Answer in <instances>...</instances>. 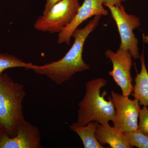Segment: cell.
<instances>
[{
	"mask_svg": "<svg viewBox=\"0 0 148 148\" xmlns=\"http://www.w3.org/2000/svg\"><path fill=\"white\" fill-rule=\"evenodd\" d=\"M34 66L32 63L24 62L20 58L8 53H0V76L7 69L23 68L27 70H32Z\"/></svg>",
	"mask_w": 148,
	"mask_h": 148,
	"instance_id": "13",
	"label": "cell"
},
{
	"mask_svg": "<svg viewBox=\"0 0 148 148\" xmlns=\"http://www.w3.org/2000/svg\"><path fill=\"white\" fill-rule=\"evenodd\" d=\"M138 129L143 134L148 136V108L144 106L141 109L139 116Z\"/></svg>",
	"mask_w": 148,
	"mask_h": 148,
	"instance_id": "15",
	"label": "cell"
},
{
	"mask_svg": "<svg viewBox=\"0 0 148 148\" xmlns=\"http://www.w3.org/2000/svg\"><path fill=\"white\" fill-rule=\"evenodd\" d=\"M80 6L79 0H61L38 17L34 27L41 32L59 33L73 20Z\"/></svg>",
	"mask_w": 148,
	"mask_h": 148,
	"instance_id": "4",
	"label": "cell"
},
{
	"mask_svg": "<svg viewBox=\"0 0 148 148\" xmlns=\"http://www.w3.org/2000/svg\"><path fill=\"white\" fill-rule=\"evenodd\" d=\"M143 42L144 43H145L146 44L148 43V36H145V35L143 34Z\"/></svg>",
	"mask_w": 148,
	"mask_h": 148,
	"instance_id": "18",
	"label": "cell"
},
{
	"mask_svg": "<svg viewBox=\"0 0 148 148\" xmlns=\"http://www.w3.org/2000/svg\"><path fill=\"white\" fill-rule=\"evenodd\" d=\"M95 137L102 145H108L112 148H131L125 137L124 133L116 127H112L109 123H98Z\"/></svg>",
	"mask_w": 148,
	"mask_h": 148,
	"instance_id": "10",
	"label": "cell"
},
{
	"mask_svg": "<svg viewBox=\"0 0 148 148\" xmlns=\"http://www.w3.org/2000/svg\"><path fill=\"white\" fill-rule=\"evenodd\" d=\"M127 143L132 147L148 148V136L139 129L131 132H123Z\"/></svg>",
	"mask_w": 148,
	"mask_h": 148,
	"instance_id": "14",
	"label": "cell"
},
{
	"mask_svg": "<svg viewBox=\"0 0 148 148\" xmlns=\"http://www.w3.org/2000/svg\"><path fill=\"white\" fill-rule=\"evenodd\" d=\"M105 55L112 64V70L109 72V75L112 77L115 82L120 88L122 94L129 97L134 90L131 75L132 56L128 51L120 48L116 52L107 50Z\"/></svg>",
	"mask_w": 148,
	"mask_h": 148,
	"instance_id": "7",
	"label": "cell"
},
{
	"mask_svg": "<svg viewBox=\"0 0 148 148\" xmlns=\"http://www.w3.org/2000/svg\"><path fill=\"white\" fill-rule=\"evenodd\" d=\"M103 5V0H84L73 20L58 33L57 43L70 45L73 33L83 22L93 16L108 15V12Z\"/></svg>",
	"mask_w": 148,
	"mask_h": 148,
	"instance_id": "8",
	"label": "cell"
},
{
	"mask_svg": "<svg viewBox=\"0 0 148 148\" xmlns=\"http://www.w3.org/2000/svg\"><path fill=\"white\" fill-rule=\"evenodd\" d=\"M101 16H94L84 28H77L74 31L72 35L74 38L73 44L64 57L42 66L35 65L32 71L46 76L56 84L60 85L69 80L75 74L89 70L90 65L83 59L84 46L88 36L99 24Z\"/></svg>",
	"mask_w": 148,
	"mask_h": 148,
	"instance_id": "1",
	"label": "cell"
},
{
	"mask_svg": "<svg viewBox=\"0 0 148 148\" xmlns=\"http://www.w3.org/2000/svg\"><path fill=\"white\" fill-rule=\"evenodd\" d=\"M26 95L24 85L15 82L8 74L0 76V134L12 138L25 120L23 101Z\"/></svg>",
	"mask_w": 148,
	"mask_h": 148,
	"instance_id": "2",
	"label": "cell"
},
{
	"mask_svg": "<svg viewBox=\"0 0 148 148\" xmlns=\"http://www.w3.org/2000/svg\"><path fill=\"white\" fill-rule=\"evenodd\" d=\"M111 97L116 110L115 116L112 121L114 127L123 132L138 129V119L141 109L138 99L131 100L113 90L111 91Z\"/></svg>",
	"mask_w": 148,
	"mask_h": 148,
	"instance_id": "6",
	"label": "cell"
},
{
	"mask_svg": "<svg viewBox=\"0 0 148 148\" xmlns=\"http://www.w3.org/2000/svg\"><path fill=\"white\" fill-rule=\"evenodd\" d=\"M98 124L97 122L89 123L86 125L76 122L69 125L72 131L75 132L80 138L84 148H105L98 142L95 137V131Z\"/></svg>",
	"mask_w": 148,
	"mask_h": 148,
	"instance_id": "12",
	"label": "cell"
},
{
	"mask_svg": "<svg viewBox=\"0 0 148 148\" xmlns=\"http://www.w3.org/2000/svg\"><path fill=\"white\" fill-rule=\"evenodd\" d=\"M107 84L106 79L98 78L87 82L85 84V92L78 103L77 122L86 125L91 122L99 124L112 121L115 116L116 110L111 96L108 101L105 97L107 92L101 90Z\"/></svg>",
	"mask_w": 148,
	"mask_h": 148,
	"instance_id": "3",
	"label": "cell"
},
{
	"mask_svg": "<svg viewBox=\"0 0 148 148\" xmlns=\"http://www.w3.org/2000/svg\"><path fill=\"white\" fill-rule=\"evenodd\" d=\"M41 135L38 127L25 120L12 138L0 134V148H40Z\"/></svg>",
	"mask_w": 148,
	"mask_h": 148,
	"instance_id": "9",
	"label": "cell"
},
{
	"mask_svg": "<svg viewBox=\"0 0 148 148\" xmlns=\"http://www.w3.org/2000/svg\"><path fill=\"white\" fill-rule=\"evenodd\" d=\"M106 6L110 11L112 17L118 29L121 41L119 48L128 51L132 58H140L138 40L133 33V30L140 26V18L133 14H127L122 4Z\"/></svg>",
	"mask_w": 148,
	"mask_h": 148,
	"instance_id": "5",
	"label": "cell"
},
{
	"mask_svg": "<svg viewBox=\"0 0 148 148\" xmlns=\"http://www.w3.org/2000/svg\"><path fill=\"white\" fill-rule=\"evenodd\" d=\"M141 70L135 78L132 96L139 101L140 106L148 107V72L145 62L144 51L140 55Z\"/></svg>",
	"mask_w": 148,
	"mask_h": 148,
	"instance_id": "11",
	"label": "cell"
},
{
	"mask_svg": "<svg viewBox=\"0 0 148 148\" xmlns=\"http://www.w3.org/2000/svg\"><path fill=\"white\" fill-rule=\"evenodd\" d=\"M46 3L45 5L44 10L43 12V14L47 13L49 10L55 4L61 0H45Z\"/></svg>",
	"mask_w": 148,
	"mask_h": 148,
	"instance_id": "16",
	"label": "cell"
},
{
	"mask_svg": "<svg viewBox=\"0 0 148 148\" xmlns=\"http://www.w3.org/2000/svg\"><path fill=\"white\" fill-rule=\"evenodd\" d=\"M103 5H118L121 4L122 3L127 0H103Z\"/></svg>",
	"mask_w": 148,
	"mask_h": 148,
	"instance_id": "17",
	"label": "cell"
}]
</instances>
